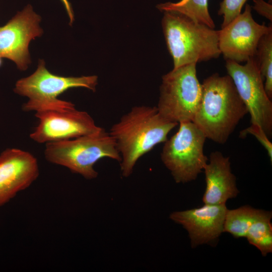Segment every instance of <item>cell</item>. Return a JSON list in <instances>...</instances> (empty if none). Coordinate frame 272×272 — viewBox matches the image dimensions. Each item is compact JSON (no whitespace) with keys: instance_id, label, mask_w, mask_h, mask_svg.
Wrapping results in <instances>:
<instances>
[{"instance_id":"6da1fadb","label":"cell","mask_w":272,"mask_h":272,"mask_svg":"<svg viewBox=\"0 0 272 272\" xmlns=\"http://www.w3.org/2000/svg\"><path fill=\"white\" fill-rule=\"evenodd\" d=\"M178 124L164 118L156 106H135L123 115L109 132L121 156L122 175L129 177L139 159L164 143Z\"/></svg>"},{"instance_id":"7a4b0ae2","label":"cell","mask_w":272,"mask_h":272,"mask_svg":"<svg viewBox=\"0 0 272 272\" xmlns=\"http://www.w3.org/2000/svg\"><path fill=\"white\" fill-rule=\"evenodd\" d=\"M247 113L232 78L215 73L201 84V98L192 122L206 138L224 144Z\"/></svg>"},{"instance_id":"3957f363","label":"cell","mask_w":272,"mask_h":272,"mask_svg":"<svg viewBox=\"0 0 272 272\" xmlns=\"http://www.w3.org/2000/svg\"><path fill=\"white\" fill-rule=\"evenodd\" d=\"M162 25L173 69L217 58L221 54L219 30L170 11L164 12Z\"/></svg>"},{"instance_id":"277c9868","label":"cell","mask_w":272,"mask_h":272,"mask_svg":"<svg viewBox=\"0 0 272 272\" xmlns=\"http://www.w3.org/2000/svg\"><path fill=\"white\" fill-rule=\"evenodd\" d=\"M44 157L49 162L89 180L97 177L94 166L100 159L107 158L119 162L121 160L114 138L103 128L92 134L47 143Z\"/></svg>"},{"instance_id":"5b68a950","label":"cell","mask_w":272,"mask_h":272,"mask_svg":"<svg viewBox=\"0 0 272 272\" xmlns=\"http://www.w3.org/2000/svg\"><path fill=\"white\" fill-rule=\"evenodd\" d=\"M98 84L96 76L64 77L50 72L43 59H39L36 70L31 75L19 80L14 91L28 98L22 105L25 112L66 110L75 108L74 103L58 97L74 88H85L93 92Z\"/></svg>"},{"instance_id":"8992f818","label":"cell","mask_w":272,"mask_h":272,"mask_svg":"<svg viewBox=\"0 0 272 272\" xmlns=\"http://www.w3.org/2000/svg\"><path fill=\"white\" fill-rule=\"evenodd\" d=\"M196 63L173 69L162 77L157 107L166 119L179 123L192 121L201 96Z\"/></svg>"},{"instance_id":"52a82bcc","label":"cell","mask_w":272,"mask_h":272,"mask_svg":"<svg viewBox=\"0 0 272 272\" xmlns=\"http://www.w3.org/2000/svg\"><path fill=\"white\" fill-rule=\"evenodd\" d=\"M178 131L164 143L161 160L176 183L196 179L208 159L204 155L206 137L192 121L179 123Z\"/></svg>"},{"instance_id":"ba28073f","label":"cell","mask_w":272,"mask_h":272,"mask_svg":"<svg viewBox=\"0 0 272 272\" xmlns=\"http://www.w3.org/2000/svg\"><path fill=\"white\" fill-rule=\"evenodd\" d=\"M244 65L226 60V68L250 115L251 124L260 126L268 138L272 135V102L267 95L255 57Z\"/></svg>"},{"instance_id":"9c48e42d","label":"cell","mask_w":272,"mask_h":272,"mask_svg":"<svg viewBox=\"0 0 272 272\" xmlns=\"http://www.w3.org/2000/svg\"><path fill=\"white\" fill-rule=\"evenodd\" d=\"M270 32L272 27L259 24L253 19L251 7L245 10L231 22L219 30V47L225 60L237 63L254 57L261 37Z\"/></svg>"},{"instance_id":"30bf717a","label":"cell","mask_w":272,"mask_h":272,"mask_svg":"<svg viewBox=\"0 0 272 272\" xmlns=\"http://www.w3.org/2000/svg\"><path fill=\"white\" fill-rule=\"evenodd\" d=\"M38 125L30 138L38 143H49L77 138L97 132V126L87 112L75 108L36 112Z\"/></svg>"},{"instance_id":"8fae6325","label":"cell","mask_w":272,"mask_h":272,"mask_svg":"<svg viewBox=\"0 0 272 272\" xmlns=\"http://www.w3.org/2000/svg\"><path fill=\"white\" fill-rule=\"evenodd\" d=\"M40 21V17L28 5L0 27V56L14 61L21 71L27 70L31 63L29 43L43 33Z\"/></svg>"},{"instance_id":"7c38bea8","label":"cell","mask_w":272,"mask_h":272,"mask_svg":"<svg viewBox=\"0 0 272 272\" xmlns=\"http://www.w3.org/2000/svg\"><path fill=\"white\" fill-rule=\"evenodd\" d=\"M39 174L36 158L30 153L8 148L0 154V207L29 187Z\"/></svg>"},{"instance_id":"4fadbf2b","label":"cell","mask_w":272,"mask_h":272,"mask_svg":"<svg viewBox=\"0 0 272 272\" xmlns=\"http://www.w3.org/2000/svg\"><path fill=\"white\" fill-rule=\"evenodd\" d=\"M227 210L226 204H205L198 208L174 212L169 217L188 232L191 245L194 248L214 242L224 232Z\"/></svg>"},{"instance_id":"5bb4252c","label":"cell","mask_w":272,"mask_h":272,"mask_svg":"<svg viewBox=\"0 0 272 272\" xmlns=\"http://www.w3.org/2000/svg\"><path fill=\"white\" fill-rule=\"evenodd\" d=\"M203 170L206 183L202 199L204 204L224 205L229 199L237 196L239 191L229 157L219 151L213 152Z\"/></svg>"},{"instance_id":"9a60e30c","label":"cell","mask_w":272,"mask_h":272,"mask_svg":"<svg viewBox=\"0 0 272 272\" xmlns=\"http://www.w3.org/2000/svg\"><path fill=\"white\" fill-rule=\"evenodd\" d=\"M271 212L257 210L246 236L248 242L255 246L263 256L272 251Z\"/></svg>"},{"instance_id":"2e32d148","label":"cell","mask_w":272,"mask_h":272,"mask_svg":"<svg viewBox=\"0 0 272 272\" xmlns=\"http://www.w3.org/2000/svg\"><path fill=\"white\" fill-rule=\"evenodd\" d=\"M157 7L161 11L176 12L211 28L215 27L209 12L208 0H181L177 3L161 4Z\"/></svg>"},{"instance_id":"e0dca14e","label":"cell","mask_w":272,"mask_h":272,"mask_svg":"<svg viewBox=\"0 0 272 272\" xmlns=\"http://www.w3.org/2000/svg\"><path fill=\"white\" fill-rule=\"evenodd\" d=\"M258 209L243 206L233 210H227L224 224V232L236 238L246 237Z\"/></svg>"},{"instance_id":"ac0fdd59","label":"cell","mask_w":272,"mask_h":272,"mask_svg":"<svg viewBox=\"0 0 272 272\" xmlns=\"http://www.w3.org/2000/svg\"><path fill=\"white\" fill-rule=\"evenodd\" d=\"M255 58L268 97H272V32L263 35L258 43Z\"/></svg>"},{"instance_id":"d6986e66","label":"cell","mask_w":272,"mask_h":272,"mask_svg":"<svg viewBox=\"0 0 272 272\" xmlns=\"http://www.w3.org/2000/svg\"><path fill=\"white\" fill-rule=\"evenodd\" d=\"M247 0H223L220 4L218 15L223 16L221 28H224L241 13Z\"/></svg>"},{"instance_id":"ffe728a7","label":"cell","mask_w":272,"mask_h":272,"mask_svg":"<svg viewBox=\"0 0 272 272\" xmlns=\"http://www.w3.org/2000/svg\"><path fill=\"white\" fill-rule=\"evenodd\" d=\"M248 134H251L255 137L259 142L262 145L266 151L272 162V143L269 140L264 130L261 127L257 124H251L247 128L240 132L239 137L244 138Z\"/></svg>"},{"instance_id":"44dd1931","label":"cell","mask_w":272,"mask_h":272,"mask_svg":"<svg viewBox=\"0 0 272 272\" xmlns=\"http://www.w3.org/2000/svg\"><path fill=\"white\" fill-rule=\"evenodd\" d=\"M253 9L270 22L272 21V5L263 0H253Z\"/></svg>"},{"instance_id":"7402d4cb","label":"cell","mask_w":272,"mask_h":272,"mask_svg":"<svg viewBox=\"0 0 272 272\" xmlns=\"http://www.w3.org/2000/svg\"><path fill=\"white\" fill-rule=\"evenodd\" d=\"M64 7L70 18V25H71L74 21V15L71 4L68 0H60Z\"/></svg>"},{"instance_id":"603a6c76","label":"cell","mask_w":272,"mask_h":272,"mask_svg":"<svg viewBox=\"0 0 272 272\" xmlns=\"http://www.w3.org/2000/svg\"><path fill=\"white\" fill-rule=\"evenodd\" d=\"M3 58L1 56H0V67L3 64Z\"/></svg>"}]
</instances>
